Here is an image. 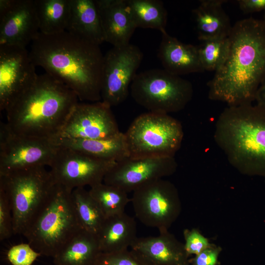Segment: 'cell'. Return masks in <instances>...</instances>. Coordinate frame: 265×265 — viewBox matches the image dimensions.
Instances as JSON below:
<instances>
[{
  "label": "cell",
  "instance_id": "6da1fadb",
  "mask_svg": "<svg viewBox=\"0 0 265 265\" xmlns=\"http://www.w3.org/2000/svg\"><path fill=\"white\" fill-rule=\"evenodd\" d=\"M227 58L208 83V97L235 106L252 104L265 78V23L250 17L237 22Z\"/></svg>",
  "mask_w": 265,
  "mask_h": 265
},
{
  "label": "cell",
  "instance_id": "ffe728a7",
  "mask_svg": "<svg viewBox=\"0 0 265 265\" xmlns=\"http://www.w3.org/2000/svg\"><path fill=\"white\" fill-rule=\"evenodd\" d=\"M66 31L92 43L105 42L101 17L94 0H70Z\"/></svg>",
  "mask_w": 265,
  "mask_h": 265
},
{
  "label": "cell",
  "instance_id": "836d02e7",
  "mask_svg": "<svg viewBox=\"0 0 265 265\" xmlns=\"http://www.w3.org/2000/svg\"><path fill=\"white\" fill-rule=\"evenodd\" d=\"M222 251L220 246L213 244L189 259L190 265H217L218 258Z\"/></svg>",
  "mask_w": 265,
  "mask_h": 265
},
{
  "label": "cell",
  "instance_id": "83f0119b",
  "mask_svg": "<svg viewBox=\"0 0 265 265\" xmlns=\"http://www.w3.org/2000/svg\"><path fill=\"white\" fill-rule=\"evenodd\" d=\"M89 192L106 217L125 212V207L130 201L127 192L104 183L90 187Z\"/></svg>",
  "mask_w": 265,
  "mask_h": 265
},
{
  "label": "cell",
  "instance_id": "2e32d148",
  "mask_svg": "<svg viewBox=\"0 0 265 265\" xmlns=\"http://www.w3.org/2000/svg\"><path fill=\"white\" fill-rule=\"evenodd\" d=\"M40 32L34 0H15L0 16V45L26 48Z\"/></svg>",
  "mask_w": 265,
  "mask_h": 265
},
{
  "label": "cell",
  "instance_id": "d590c367",
  "mask_svg": "<svg viewBox=\"0 0 265 265\" xmlns=\"http://www.w3.org/2000/svg\"><path fill=\"white\" fill-rule=\"evenodd\" d=\"M255 101L256 104L265 107V78L257 91Z\"/></svg>",
  "mask_w": 265,
  "mask_h": 265
},
{
  "label": "cell",
  "instance_id": "5b68a950",
  "mask_svg": "<svg viewBox=\"0 0 265 265\" xmlns=\"http://www.w3.org/2000/svg\"><path fill=\"white\" fill-rule=\"evenodd\" d=\"M73 190L55 183L48 198L23 234L41 255L54 258L82 228Z\"/></svg>",
  "mask_w": 265,
  "mask_h": 265
},
{
  "label": "cell",
  "instance_id": "44dd1931",
  "mask_svg": "<svg viewBox=\"0 0 265 265\" xmlns=\"http://www.w3.org/2000/svg\"><path fill=\"white\" fill-rule=\"evenodd\" d=\"M224 0H203L193 9L198 37L202 41L229 36L232 28L230 18L222 7Z\"/></svg>",
  "mask_w": 265,
  "mask_h": 265
},
{
  "label": "cell",
  "instance_id": "7a4b0ae2",
  "mask_svg": "<svg viewBox=\"0 0 265 265\" xmlns=\"http://www.w3.org/2000/svg\"><path fill=\"white\" fill-rule=\"evenodd\" d=\"M35 66L63 82L81 101H102L104 56L100 45L66 30L39 33L29 52Z\"/></svg>",
  "mask_w": 265,
  "mask_h": 265
},
{
  "label": "cell",
  "instance_id": "74e56055",
  "mask_svg": "<svg viewBox=\"0 0 265 265\" xmlns=\"http://www.w3.org/2000/svg\"><path fill=\"white\" fill-rule=\"evenodd\" d=\"M263 20L264 21V22H265V11L264 12V16H263Z\"/></svg>",
  "mask_w": 265,
  "mask_h": 265
},
{
  "label": "cell",
  "instance_id": "d4e9b609",
  "mask_svg": "<svg viewBox=\"0 0 265 265\" xmlns=\"http://www.w3.org/2000/svg\"><path fill=\"white\" fill-rule=\"evenodd\" d=\"M40 32L52 35L66 30L70 0H34Z\"/></svg>",
  "mask_w": 265,
  "mask_h": 265
},
{
  "label": "cell",
  "instance_id": "4dcf8cb0",
  "mask_svg": "<svg viewBox=\"0 0 265 265\" xmlns=\"http://www.w3.org/2000/svg\"><path fill=\"white\" fill-rule=\"evenodd\" d=\"M40 255L29 243H21L11 247L7 257L12 265H31Z\"/></svg>",
  "mask_w": 265,
  "mask_h": 265
},
{
  "label": "cell",
  "instance_id": "4316f807",
  "mask_svg": "<svg viewBox=\"0 0 265 265\" xmlns=\"http://www.w3.org/2000/svg\"><path fill=\"white\" fill-rule=\"evenodd\" d=\"M72 195L82 228L97 235L106 218L99 205L84 187L74 189Z\"/></svg>",
  "mask_w": 265,
  "mask_h": 265
},
{
  "label": "cell",
  "instance_id": "e575fe53",
  "mask_svg": "<svg viewBox=\"0 0 265 265\" xmlns=\"http://www.w3.org/2000/svg\"><path fill=\"white\" fill-rule=\"evenodd\" d=\"M240 9L245 14L265 11V0H237Z\"/></svg>",
  "mask_w": 265,
  "mask_h": 265
},
{
  "label": "cell",
  "instance_id": "f1b7e54d",
  "mask_svg": "<svg viewBox=\"0 0 265 265\" xmlns=\"http://www.w3.org/2000/svg\"><path fill=\"white\" fill-rule=\"evenodd\" d=\"M229 47V36L204 41L197 46L199 60L204 70L215 72L218 70L227 58Z\"/></svg>",
  "mask_w": 265,
  "mask_h": 265
},
{
  "label": "cell",
  "instance_id": "603a6c76",
  "mask_svg": "<svg viewBox=\"0 0 265 265\" xmlns=\"http://www.w3.org/2000/svg\"><path fill=\"white\" fill-rule=\"evenodd\" d=\"M56 144L81 151L93 157L116 162L129 158L124 133L100 139L67 138L57 137L53 139Z\"/></svg>",
  "mask_w": 265,
  "mask_h": 265
},
{
  "label": "cell",
  "instance_id": "d6a6232c",
  "mask_svg": "<svg viewBox=\"0 0 265 265\" xmlns=\"http://www.w3.org/2000/svg\"><path fill=\"white\" fill-rule=\"evenodd\" d=\"M183 234L185 248L189 256L197 255L213 245L196 229H185Z\"/></svg>",
  "mask_w": 265,
  "mask_h": 265
},
{
  "label": "cell",
  "instance_id": "9a60e30c",
  "mask_svg": "<svg viewBox=\"0 0 265 265\" xmlns=\"http://www.w3.org/2000/svg\"><path fill=\"white\" fill-rule=\"evenodd\" d=\"M177 167L174 157L128 158L117 162L106 174L103 183L118 187L127 193L133 192L147 182L172 175Z\"/></svg>",
  "mask_w": 265,
  "mask_h": 265
},
{
  "label": "cell",
  "instance_id": "9c48e42d",
  "mask_svg": "<svg viewBox=\"0 0 265 265\" xmlns=\"http://www.w3.org/2000/svg\"><path fill=\"white\" fill-rule=\"evenodd\" d=\"M131 201L138 220L159 232L168 231L181 212L177 189L163 179L149 181L137 187Z\"/></svg>",
  "mask_w": 265,
  "mask_h": 265
},
{
  "label": "cell",
  "instance_id": "cb8c5ba5",
  "mask_svg": "<svg viewBox=\"0 0 265 265\" xmlns=\"http://www.w3.org/2000/svg\"><path fill=\"white\" fill-rule=\"evenodd\" d=\"M101 253L96 235L83 229L53 258L54 265H95Z\"/></svg>",
  "mask_w": 265,
  "mask_h": 265
},
{
  "label": "cell",
  "instance_id": "5bb4252c",
  "mask_svg": "<svg viewBox=\"0 0 265 265\" xmlns=\"http://www.w3.org/2000/svg\"><path fill=\"white\" fill-rule=\"evenodd\" d=\"M111 107L102 101L78 103L57 137L100 139L117 134L120 132Z\"/></svg>",
  "mask_w": 265,
  "mask_h": 265
},
{
  "label": "cell",
  "instance_id": "e0dca14e",
  "mask_svg": "<svg viewBox=\"0 0 265 265\" xmlns=\"http://www.w3.org/2000/svg\"><path fill=\"white\" fill-rule=\"evenodd\" d=\"M130 247L148 265H190L184 244L168 231L156 237L137 238Z\"/></svg>",
  "mask_w": 265,
  "mask_h": 265
},
{
  "label": "cell",
  "instance_id": "484cf974",
  "mask_svg": "<svg viewBox=\"0 0 265 265\" xmlns=\"http://www.w3.org/2000/svg\"><path fill=\"white\" fill-rule=\"evenodd\" d=\"M129 12L137 27L166 31L167 11L159 0H126Z\"/></svg>",
  "mask_w": 265,
  "mask_h": 265
},
{
  "label": "cell",
  "instance_id": "8fae6325",
  "mask_svg": "<svg viewBox=\"0 0 265 265\" xmlns=\"http://www.w3.org/2000/svg\"><path fill=\"white\" fill-rule=\"evenodd\" d=\"M58 146L53 139L29 137L0 126V173L33 166H50Z\"/></svg>",
  "mask_w": 265,
  "mask_h": 265
},
{
  "label": "cell",
  "instance_id": "8d00e7d4",
  "mask_svg": "<svg viewBox=\"0 0 265 265\" xmlns=\"http://www.w3.org/2000/svg\"><path fill=\"white\" fill-rule=\"evenodd\" d=\"M15 0H0V16L5 14L13 6Z\"/></svg>",
  "mask_w": 265,
  "mask_h": 265
},
{
  "label": "cell",
  "instance_id": "4fadbf2b",
  "mask_svg": "<svg viewBox=\"0 0 265 265\" xmlns=\"http://www.w3.org/2000/svg\"><path fill=\"white\" fill-rule=\"evenodd\" d=\"M35 66L26 48L0 45V109L5 111L35 80Z\"/></svg>",
  "mask_w": 265,
  "mask_h": 265
},
{
  "label": "cell",
  "instance_id": "52a82bcc",
  "mask_svg": "<svg viewBox=\"0 0 265 265\" xmlns=\"http://www.w3.org/2000/svg\"><path fill=\"white\" fill-rule=\"evenodd\" d=\"M124 133L129 158L132 159L174 157L184 138L178 120L152 112L135 118Z\"/></svg>",
  "mask_w": 265,
  "mask_h": 265
},
{
  "label": "cell",
  "instance_id": "f546056e",
  "mask_svg": "<svg viewBox=\"0 0 265 265\" xmlns=\"http://www.w3.org/2000/svg\"><path fill=\"white\" fill-rule=\"evenodd\" d=\"M95 265H148L132 250L110 253H100Z\"/></svg>",
  "mask_w": 265,
  "mask_h": 265
},
{
  "label": "cell",
  "instance_id": "3957f363",
  "mask_svg": "<svg viewBox=\"0 0 265 265\" xmlns=\"http://www.w3.org/2000/svg\"><path fill=\"white\" fill-rule=\"evenodd\" d=\"M78 100L72 90L50 74L37 75L6 109L5 124L18 134L53 139Z\"/></svg>",
  "mask_w": 265,
  "mask_h": 265
},
{
  "label": "cell",
  "instance_id": "1f68e13d",
  "mask_svg": "<svg viewBox=\"0 0 265 265\" xmlns=\"http://www.w3.org/2000/svg\"><path fill=\"white\" fill-rule=\"evenodd\" d=\"M13 234L11 205L7 194L0 189V239H8Z\"/></svg>",
  "mask_w": 265,
  "mask_h": 265
},
{
  "label": "cell",
  "instance_id": "30bf717a",
  "mask_svg": "<svg viewBox=\"0 0 265 265\" xmlns=\"http://www.w3.org/2000/svg\"><path fill=\"white\" fill-rule=\"evenodd\" d=\"M58 146L50 171L55 183L71 190L103 183L106 174L117 163Z\"/></svg>",
  "mask_w": 265,
  "mask_h": 265
},
{
  "label": "cell",
  "instance_id": "277c9868",
  "mask_svg": "<svg viewBox=\"0 0 265 265\" xmlns=\"http://www.w3.org/2000/svg\"><path fill=\"white\" fill-rule=\"evenodd\" d=\"M214 139L239 172L265 177V107L228 106L215 125Z\"/></svg>",
  "mask_w": 265,
  "mask_h": 265
},
{
  "label": "cell",
  "instance_id": "7402d4cb",
  "mask_svg": "<svg viewBox=\"0 0 265 265\" xmlns=\"http://www.w3.org/2000/svg\"><path fill=\"white\" fill-rule=\"evenodd\" d=\"M136 224L125 212L106 217L97 234L101 253H110L128 249L135 239Z\"/></svg>",
  "mask_w": 265,
  "mask_h": 265
},
{
  "label": "cell",
  "instance_id": "ba28073f",
  "mask_svg": "<svg viewBox=\"0 0 265 265\" xmlns=\"http://www.w3.org/2000/svg\"><path fill=\"white\" fill-rule=\"evenodd\" d=\"M132 97L149 112L168 114L183 109L191 100V83L163 69L137 74L130 86Z\"/></svg>",
  "mask_w": 265,
  "mask_h": 265
},
{
  "label": "cell",
  "instance_id": "d6986e66",
  "mask_svg": "<svg viewBox=\"0 0 265 265\" xmlns=\"http://www.w3.org/2000/svg\"><path fill=\"white\" fill-rule=\"evenodd\" d=\"M161 33L158 56L163 69L179 76L204 71L199 60L197 46L183 43L166 31Z\"/></svg>",
  "mask_w": 265,
  "mask_h": 265
},
{
  "label": "cell",
  "instance_id": "ac0fdd59",
  "mask_svg": "<svg viewBox=\"0 0 265 265\" xmlns=\"http://www.w3.org/2000/svg\"><path fill=\"white\" fill-rule=\"evenodd\" d=\"M101 17L105 42L113 47L126 46L136 27L126 0H95Z\"/></svg>",
  "mask_w": 265,
  "mask_h": 265
},
{
  "label": "cell",
  "instance_id": "7c38bea8",
  "mask_svg": "<svg viewBox=\"0 0 265 265\" xmlns=\"http://www.w3.org/2000/svg\"><path fill=\"white\" fill-rule=\"evenodd\" d=\"M143 53L136 45L113 47L104 56L102 101L110 107L123 103L137 74Z\"/></svg>",
  "mask_w": 265,
  "mask_h": 265
},
{
  "label": "cell",
  "instance_id": "8992f818",
  "mask_svg": "<svg viewBox=\"0 0 265 265\" xmlns=\"http://www.w3.org/2000/svg\"><path fill=\"white\" fill-rule=\"evenodd\" d=\"M45 167L0 173V189L7 194L11 205L14 235H23L55 184Z\"/></svg>",
  "mask_w": 265,
  "mask_h": 265
}]
</instances>
